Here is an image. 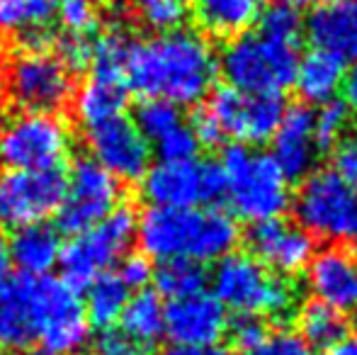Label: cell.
<instances>
[{
  "label": "cell",
  "mask_w": 357,
  "mask_h": 355,
  "mask_svg": "<svg viewBox=\"0 0 357 355\" xmlns=\"http://www.w3.org/2000/svg\"><path fill=\"white\" fill-rule=\"evenodd\" d=\"M90 341L83 299L52 275H13L0 282V346L47 355H78Z\"/></svg>",
  "instance_id": "6da1fadb"
},
{
  "label": "cell",
  "mask_w": 357,
  "mask_h": 355,
  "mask_svg": "<svg viewBox=\"0 0 357 355\" xmlns=\"http://www.w3.org/2000/svg\"><path fill=\"white\" fill-rule=\"evenodd\" d=\"M127 86L144 100L195 105L214 88L219 63L207 37L190 29L158 32L129 44Z\"/></svg>",
  "instance_id": "7a4b0ae2"
},
{
  "label": "cell",
  "mask_w": 357,
  "mask_h": 355,
  "mask_svg": "<svg viewBox=\"0 0 357 355\" xmlns=\"http://www.w3.org/2000/svg\"><path fill=\"white\" fill-rule=\"evenodd\" d=\"M236 217L221 209H170L149 207L137 219V239L146 258L173 261L188 258L195 263L221 261L238 243Z\"/></svg>",
  "instance_id": "3957f363"
},
{
  "label": "cell",
  "mask_w": 357,
  "mask_h": 355,
  "mask_svg": "<svg viewBox=\"0 0 357 355\" xmlns=\"http://www.w3.org/2000/svg\"><path fill=\"white\" fill-rule=\"evenodd\" d=\"M301 37L278 34L258 27L236 39H229L221 52V76L229 88L248 95H282L294 86L296 63H299Z\"/></svg>",
  "instance_id": "277c9868"
},
{
  "label": "cell",
  "mask_w": 357,
  "mask_h": 355,
  "mask_svg": "<svg viewBox=\"0 0 357 355\" xmlns=\"http://www.w3.org/2000/svg\"><path fill=\"white\" fill-rule=\"evenodd\" d=\"M224 199L236 217L250 224L278 219L289 209V180L282 176L273 156L253 146L231 144L221 153Z\"/></svg>",
  "instance_id": "5b68a950"
},
{
  "label": "cell",
  "mask_w": 357,
  "mask_h": 355,
  "mask_svg": "<svg viewBox=\"0 0 357 355\" xmlns=\"http://www.w3.org/2000/svg\"><path fill=\"white\" fill-rule=\"evenodd\" d=\"M212 289L226 312H236L238 317L284 322L296 307L294 285L268 270L250 253H229L216 261Z\"/></svg>",
  "instance_id": "8992f818"
},
{
  "label": "cell",
  "mask_w": 357,
  "mask_h": 355,
  "mask_svg": "<svg viewBox=\"0 0 357 355\" xmlns=\"http://www.w3.org/2000/svg\"><path fill=\"white\" fill-rule=\"evenodd\" d=\"M284 114L282 98L275 95H248L234 88H219L209 103L195 117L192 129L199 146L234 139L243 146H255L273 139L280 119Z\"/></svg>",
  "instance_id": "52a82bcc"
},
{
  "label": "cell",
  "mask_w": 357,
  "mask_h": 355,
  "mask_svg": "<svg viewBox=\"0 0 357 355\" xmlns=\"http://www.w3.org/2000/svg\"><path fill=\"white\" fill-rule=\"evenodd\" d=\"M296 224L311 239L340 248H357V190L333 168L311 171L294 197Z\"/></svg>",
  "instance_id": "ba28073f"
},
{
  "label": "cell",
  "mask_w": 357,
  "mask_h": 355,
  "mask_svg": "<svg viewBox=\"0 0 357 355\" xmlns=\"http://www.w3.org/2000/svg\"><path fill=\"white\" fill-rule=\"evenodd\" d=\"M137 239V217L129 207H117L102 222L73 234V239L61 248L63 282L73 289L88 287L100 275L109 273L124 256H129Z\"/></svg>",
  "instance_id": "9c48e42d"
},
{
  "label": "cell",
  "mask_w": 357,
  "mask_h": 355,
  "mask_svg": "<svg viewBox=\"0 0 357 355\" xmlns=\"http://www.w3.org/2000/svg\"><path fill=\"white\" fill-rule=\"evenodd\" d=\"M71 153V129L56 114L22 112L0 129V166L13 171H61Z\"/></svg>",
  "instance_id": "30bf717a"
},
{
  "label": "cell",
  "mask_w": 357,
  "mask_h": 355,
  "mask_svg": "<svg viewBox=\"0 0 357 355\" xmlns=\"http://www.w3.org/2000/svg\"><path fill=\"white\" fill-rule=\"evenodd\" d=\"M3 88L24 112L56 114L73 98V71L52 52H20L5 63Z\"/></svg>",
  "instance_id": "8fae6325"
},
{
  "label": "cell",
  "mask_w": 357,
  "mask_h": 355,
  "mask_svg": "<svg viewBox=\"0 0 357 355\" xmlns=\"http://www.w3.org/2000/svg\"><path fill=\"white\" fill-rule=\"evenodd\" d=\"M142 195L151 207H199L224 199V176L212 161H158L142 176Z\"/></svg>",
  "instance_id": "7c38bea8"
},
{
  "label": "cell",
  "mask_w": 357,
  "mask_h": 355,
  "mask_svg": "<svg viewBox=\"0 0 357 355\" xmlns=\"http://www.w3.org/2000/svg\"><path fill=\"white\" fill-rule=\"evenodd\" d=\"M66 190L61 171H0V227L22 229L59 212Z\"/></svg>",
  "instance_id": "4fadbf2b"
},
{
  "label": "cell",
  "mask_w": 357,
  "mask_h": 355,
  "mask_svg": "<svg viewBox=\"0 0 357 355\" xmlns=\"http://www.w3.org/2000/svg\"><path fill=\"white\" fill-rule=\"evenodd\" d=\"M119 180L93 158H80L66 178L59 222L68 234H78L102 222L119 207Z\"/></svg>",
  "instance_id": "5bb4252c"
},
{
  "label": "cell",
  "mask_w": 357,
  "mask_h": 355,
  "mask_svg": "<svg viewBox=\"0 0 357 355\" xmlns=\"http://www.w3.org/2000/svg\"><path fill=\"white\" fill-rule=\"evenodd\" d=\"M90 158L117 180H142L151 166V146L137 129L134 119H107L98 127L85 129Z\"/></svg>",
  "instance_id": "9a60e30c"
},
{
  "label": "cell",
  "mask_w": 357,
  "mask_h": 355,
  "mask_svg": "<svg viewBox=\"0 0 357 355\" xmlns=\"http://www.w3.org/2000/svg\"><path fill=\"white\" fill-rule=\"evenodd\" d=\"M226 331H229V317L224 304L212 292L202 289L197 294L170 299L165 307V336L173 341V346H219Z\"/></svg>",
  "instance_id": "2e32d148"
},
{
  "label": "cell",
  "mask_w": 357,
  "mask_h": 355,
  "mask_svg": "<svg viewBox=\"0 0 357 355\" xmlns=\"http://www.w3.org/2000/svg\"><path fill=\"white\" fill-rule=\"evenodd\" d=\"M250 256L278 275L301 273L314 258V239L284 217L253 224L248 232Z\"/></svg>",
  "instance_id": "e0dca14e"
},
{
  "label": "cell",
  "mask_w": 357,
  "mask_h": 355,
  "mask_svg": "<svg viewBox=\"0 0 357 355\" xmlns=\"http://www.w3.org/2000/svg\"><path fill=\"white\" fill-rule=\"evenodd\" d=\"M142 137L158 151L160 161H190L197 156V134L192 122H185L178 105L165 100H144L134 114Z\"/></svg>",
  "instance_id": "ac0fdd59"
},
{
  "label": "cell",
  "mask_w": 357,
  "mask_h": 355,
  "mask_svg": "<svg viewBox=\"0 0 357 355\" xmlns=\"http://www.w3.org/2000/svg\"><path fill=\"white\" fill-rule=\"evenodd\" d=\"M306 285L316 302L340 314H357V256L350 248L328 246L306 266Z\"/></svg>",
  "instance_id": "d6986e66"
},
{
  "label": "cell",
  "mask_w": 357,
  "mask_h": 355,
  "mask_svg": "<svg viewBox=\"0 0 357 355\" xmlns=\"http://www.w3.org/2000/svg\"><path fill=\"white\" fill-rule=\"evenodd\" d=\"M273 161L287 180H304L316 171L319 144L314 132V109L306 105L284 107L278 129L273 134Z\"/></svg>",
  "instance_id": "ffe728a7"
},
{
  "label": "cell",
  "mask_w": 357,
  "mask_h": 355,
  "mask_svg": "<svg viewBox=\"0 0 357 355\" xmlns=\"http://www.w3.org/2000/svg\"><path fill=\"white\" fill-rule=\"evenodd\" d=\"M304 29L319 52L357 66V0H328L319 5Z\"/></svg>",
  "instance_id": "44dd1931"
},
{
  "label": "cell",
  "mask_w": 357,
  "mask_h": 355,
  "mask_svg": "<svg viewBox=\"0 0 357 355\" xmlns=\"http://www.w3.org/2000/svg\"><path fill=\"white\" fill-rule=\"evenodd\" d=\"M129 100L127 76L122 71H102L90 68L88 81L80 86L73 98V109L85 129L124 114Z\"/></svg>",
  "instance_id": "7402d4cb"
},
{
  "label": "cell",
  "mask_w": 357,
  "mask_h": 355,
  "mask_svg": "<svg viewBox=\"0 0 357 355\" xmlns=\"http://www.w3.org/2000/svg\"><path fill=\"white\" fill-rule=\"evenodd\" d=\"M190 13L207 37L236 39L260 22L265 0H190Z\"/></svg>",
  "instance_id": "603a6c76"
},
{
  "label": "cell",
  "mask_w": 357,
  "mask_h": 355,
  "mask_svg": "<svg viewBox=\"0 0 357 355\" xmlns=\"http://www.w3.org/2000/svg\"><path fill=\"white\" fill-rule=\"evenodd\" d=\"M61 236L54 227L39 222L29 227L15 229V236L10 239V263L20 268L22 275L42 278L59 266L61 258Z\"/></svg>",
  "instance_id": "cb8c5ba5"
},
{
  "label": "cell",
  "mask_w": 357,
  "mask_h": 355,
  "mask_svg": "<svg viewBox=\"0 0 357 355\" xmlns=\"http://www.w3.org/2000/svg\"><path fill=\"white\" fill-rule=\"evenodd\" d=\"M345 81V63L326 52H314L299 56L296 63L294 86L299 90V98L309 105H326L335 100L338 90Z\"/></svg>",
  "instance_id": "d4e9b609"
},
{
  "label": "cell",
  "mask_w": 357,
  "mask_h": 355,
  "mask_svg": "<svg viewBox=\"0 0 357 355\" xmlns=\"http://www.w3.org/2000/svg\"><path fill=\"white\" fill-rule=\"evenodd\" d=\"M119 331L144 348H151L160 336H165V304L158 294L149 289L132 294L119 317Z\"/></svg>",
  "instance_id": "484cf974"
},
{
  "label": "cell",
  "mask_w": 357,
  "mask_h": 355,
  "mask_svg": "<svg viewBox=\"0 0 357 355\" xmlns=\"http://www.w3.org/2000/svg\"><path fill=\"white\" fill-rule=\"evenodd\" d=\"M88 294H85V317H88L90 326L109 328L112 324L119 322L124 307H127L129 297H132V287L122 280L117 270L100 275L98 280L88 285Z\"/></svg>",
  "instance_id": "4316f807"
},
{
  "label": "cell",
  "mask_w": 357,
  "mask_h": 355,
  "mask_svg": "<svg viewBox=\"0 0 357 355\" xmlns=\"http://www.w3.org/2000/svg\"><path fill=\"white\" fill-rule=\"evenodd\" d=\"M296 326H299L301 341L309 348H319V351L335 348L348 336V317L328 304L316 302V299L299 309Z\"/></svg>",
  "instance_id": "83f0119b"
},
{
  "label": "cell",
  "mask_w": 357,
  "mask_h": 355,
  "mask_svg": "<svg viewBox=\"0 0 357 355\" xmlns=\"http://www.w3.org/2000/svg\"><path fill=\"white\" fill-rule=\"evenodd\" d=\"M59 0H0V34L22 37L39 27H49Z\"/></svg>",
  "instance_id": "f1b7e54d"
},
{
  "label": "cell",
  "mask_w": 357,
  "mask_h": 355,
  "mask_svg": "<svg viewBox=\"0 0 357 355\" xmlns=\"http://www.w3.org/2000/svg\"><path fill=\"white\" fill-rule=\"evenodd\" d=\"M155 287L163 297L180 299L188 294H197L207 285V270L202 263L188 261V258H173V261H163L158 270L153 273Z\"/></svg>",
  "instance_id": "f546056e"
},
{
  "label": "cell",
  "mask_w": 357,
  "mask_h": 355,
  "mask_svg": "<svg viewBox=\"0 0 357 355\" xmlns=\"http://www.w3.org/2000/svg\"><path fill=\"white\" fill-rule=\"evenodd\" d=\"M132 8L139 22L158 34L183 27L190 15V0H132Z\"/></svg>",
  "instance_id": "4dcf8cb0"
},
{
  "label": "cell",
  "mask_w": 357,
  "mask_h": 355,
  "mask_svg": "<svg viewBox=\"0 0 357 355\" xmlns=\"http://www.w3.org/2000/svg\"><path fill=\"white\" fill-rule=\"evenodd\" d=\"M348 119L350 112L343 105V100H331V103L321 105L319 112H314V132L321 153L338 146V142L345 137V129H348Z\"/></svg>",
  "instance_id": "1f68e13d"
},
{
  "label": "cell",
  "mask_w": 357,
  "mask_h": 355,
  "mask_svg": "<svg viewBox=\"0 0 357 355\" xmlns=\"http://www.w3.org/2000/svg\"><path fill=\"white\" fill-rule=\"evenodd\" d=\"M56 15L68 34L90 37L102 15V0H59Z\"/></svg>",
  "instance_id": "d6a6232c"
},
{
  "label": "cell",
  "mask_w": 357,
  "mask_h": 355,
  "mask_svg": "<svg viewBox=\"0 0 357 355\" xmlns=\"http://www.w3.org/2000/svg\"><path fill=\"white\" fill-rule=\"evenodd\" d=\"M229 333H231V341H234L236 351L241 355H253L255 348L268 336V326L263 324V319L238 317L234 322V326H229Z\"/></svg>",
  "instance_id": "836d02e7"
},
{
  "label": "cell",
  "mask_w": 357,
  "mask_h": 355,
  "mask_svg": "<svg viewBox=\"0 0 357 355\" xmlns=\"http://www.w3.org/2000/svg\"><path fill=\"white\" fill-rule=\"evenodd\" d=\"M56 56L71 71H83L90 66V59H93V42H90V37L66 34L63 39H56Z\"/></svg>",
  "instance_id": "e575fe53"
},
{
  "label": "cell",
  "mask_w": 357,
  "mask_h": 355,
  "mask_svg": "<svg viewBox=\"0 0 357 355\" xmlns=\"http://www.w3.org/2000/svg\"><path fill=\"white\" fill-rule=\"evenodd\" d=\"M253 355H311V348L301 341L299 333L280 328V331L273 333L268 331V336L255 348Z\"/></svg>",
  "instance_id": "d590c367"
},
{
  "label": "cell",
  "mask_w": 357,
  "mask_h": 355,
  "mask_svg": "<svg viewBox=\"0 0 357 355\" xmlns=\"http://www.w3.org/2000/svg\"><path fill=\"white\" fill-rule=\"evenodd\" d=\"M333 171L357 190V134L338 142L333 153Z\"/></svg>",
  "instance_id": "8d00e7d4"
},
{
  "label": "cell",
  "mask_w": 357,
  "mask_h": 355,
  "mask_svg": "<svg viewBox=\"0 0 357 355\" xmlns=\"http://www.w3.org/2000/svg\"><path fill=\"white\" fill-rule=\"evenodd\" d=\"M117 266H119L117 273L122 275L124 282L132 287V292L134 289L146 287V282L153 278V268H151V263L146 256H124Z\"/></svg>",
  "instance_id": "74e56055"
},
{
  "label": "cell",
  "mask_w": 357,
  "mask_h": 355,
  "mask_svg": "<svg viewBox=\"0 0 357 355\" xmlns=\"http://www.w3.org/2000/svg\"><path fill=\"white\" fill-rule=\"evenodd\" d=\"M98 355H149V348L139 346L122 331H105L98 341Z\"/></svg>",
  "instance_id": "f35d334b"
},
{
  "label": "cell",
  "mask_w": 357,
  "mask_h": 355,
  "mask_svg": "<svg viewBox=\"0 0 357 355\" xmlns=\"http://www.w3.org/2000/svg\"><path fill=\"white\" fill-rule=\"evenodd\" d=\"M343 105L348 107V112H353L355 117H357V66L353 68V71L345 76V81H343Z\"/></svg>",
  "instance_id": "ab89813d"
},
{
  "label": "cell",
  "mask_w": 357,
  "mask_h": 355,
  "mask_svg": "<svg viewBox=\"0 0 357 355\" xmlns=\"http://www.w3.org/2000/svg\"><path fill=\"white\" fill-rule=\"evenodd\" d=\"M160 355H234L229 348L221 346H204V348H185V346H173Z\"/></svg>",
  "instance_id": "60d3db41"
},
{
  "label": "cell",
  "mask_w": 357,
  "mask_h": 355,
  "mask_svg": "<svg viewBox=\"0 0 357 355\" xmlns=\"http://www.w3.org/2000/svg\"><path fill=\"white\" fill-rule=\"evenodd\" d=\"M8 270H10V236L0 227V282L8 278Z\"/></svg>",
  "instance_id": "b9f144b4"
},
{
  "label": "cell",
  "mask_w": 357,
  "mask_h": 355,
  "mask_svg": "<svg viewBox=\"0 0 357 355\" xmlns=\"http://www.w3.org/2000/svg\"><path fill=\"white\" fill-rule=\"evenodd\" d=\"M333 355H357V333H348V336L333 348Z\"/></svg>",
  "instance_id": "7bdbcfd3"
},
{
  "label": "cell",
  "mask_w": 357,
  "mask_h": 355,
  "mask_svg": "<svg viewBox=\"0 0 357 355\" xmlns=\"http://www.w3.org/2000/svg\"><path fill=\"white\" fill-rule=\"evenodd\" d=\"M319 0H278V5H284V8H291V10H301V8H311L316 5Z\"/></svg>",
  "instance_id": "ee69618b"
},
{
  "label": "cell",
  "mask_w": 357,
  "mask_h": 355,
  "mask_svg": "<svg viewBox=\"0 0 357 355\" xmlns=\"http://www.w3.org/2000/svg\"><path fill=\"white\" fill-rule=\"evenodd\" d=\"M8 109H5V103H3V100H0V129H3L5 127V124H8Z\"/></svg>",
  "instance_id": "f6af8a7d"
},
{
  "label": "cell",
  "mask_w": 357,
  "mask_h": 355,
  "mask_svg": "<svg viewBox=\"0 0 357 355\" xmlns=\"http://www.w3.org/2000/svg\"><path fill=\"white\" fill-rule=\"evenodd\" d=\"M8 355H47V353H42V351H13Z\"/></svg>",
  "instance_id": "bcb514c9"
},
{
  "label": "cell",
  "mask_w": 357,
  "mask_h": 355,
  "mask_svg": "<svg viewBox=\"0 0 357 355\" xmlns=\"http://www.w3.org/2000/svg\"><path fill=\"white\" fill-rule=\"evenodd\" d=\"M326 3H328V0H326Z\"/></svg>",
  "instance_id": "7dc6e473"
}]
</instances>
